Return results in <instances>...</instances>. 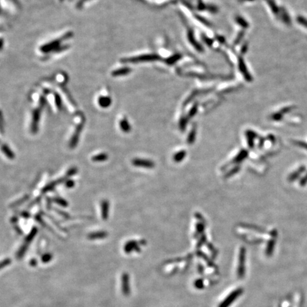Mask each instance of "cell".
Returning a JSON list of instances; mask_svg holds the SVG:
<instances>
[{
  "mask_svg": "<svg viewBox=\"0 0 307 307\" xmlns=\"http://www.w3.org/2000/svg\"><path fill=\"white\" fill-rule=\"evenodd\" d=\"M275 246V241L274 240H272L269 242L267 244V247L266 249V255H267L268 257H270L271 255H272L273 252H274V249Z\"/></svg>",
  "mask_w": 307,
  "mask_h": 307,
  "instance_id": "obj_8",
  "label": "cell"
},
{
  "mask_svg": "<svg viewBox=\"0 0 307 307\" xmlns=\"http://www.w3.org/2000/svg\"><path fill=\"white\" fill-rule=\"evenodd\" d=\"M134 166L137 167L146 168V169H152L154 167V163L151 160L144 159H134L132 161Z\"/></svg>",
  "mask_w": 307,
  "mask_h": 307,
  "instance_id": "obj_3",
  "label": "cell"
},
{
  "mask_svg": "<svg viewBox=\"0 0 307 307\" xmlns=\"http://www.w3.org/2000/svg\"><path fill=\"white\" fill-rule=\"evenodd\" d=\"M297 142V144L299 145V146L304 147V149H307V144H305V143H304V142Z\"/></svg>",
  "mask_w": 307,
  "mask_h": 307,
  "instance_id": "obj_19",
  "label": "cell"
},
{
  "mask_svg": "<svg viewBox=\"0 0 307 307\" xmlns=\"http://www.w3.org/2000/svg\"><path fill=\"white\" fill-rule=\"evenodd\" d=\"M10 263H11V261H10V259H4V260L1 262V263H0V270L3 268L4 267H5L6 265H8V264H10Z\"/></svg>",
  "mask_w": 307,
  "mask_h": 307,
  "instance_id": "obj_15",
  "label": "cell"
},
{
  "mask_svg": "<svg viewBox=\"0 0 307 307\" xmlns=\"http://www.w3.org/2000/svg\"><path fill=\"white\" fill-rule=\"evenodd\" d=\"M121 128H122L123 132H128L129 131V129H130V127H129V125L128 123H127V121L124 120L121 122Z\"/></svg>",
  "mask_w": 307,
  "mask_h": 307,
  "instance_id": "obj_12",
  "label": "cell"
},
{
  "mask_svg": "<svg viewBox=\"0 0 307 307\" xmlns=\"http://www.w3.org/2000/svg\"><path fill=\"white\" fill-rule=\"evenodd\" d=\"M243 292V290L242 288H237L236 290L232 292L223 300V302L220 304L218 307H229L231 305L232 303L236 300L240 296Z\"/></svg>",
  "mask_w": 307,
  "mask_h": 307,
  "instance_id": "obj_1",
  "label": "cell"
},
{
  "mask_svg": "<svg viewBox=\"0 0 307 307\" xmlns=\"http://www.w3.org/2000/svg\"><path fill=\"white\" fill-rule=\"evenodd\" d=\"M56 202L59 203L60 205H63V206H66V204H67L66 201H65L63 200V199H60V198H58V200H56Z\"/></svg>",
  "mask_w": 307,
  "mask_h": 307,
  "instance_id": "obj_18",
  "label": "cell"
},
{
  "mask_svg": "<svg viewBox=\"0 0 307 307\" xmlns=\"http://www.w3.org/2000/svg\"><path fill=\"white\" fill-rule=\"evenodd\" d=\"M122 292L125 295H128L129 293V275L127 273L123 274L122 277Z\"/></svg>",
  "mask_w": 307,
  "mask_h": 307,
  "instance_id": "obj_4",
  "label": "cell"
},
{
  "mask_svg": "<svg viewBox=\"0 0 307 307\" xmlns=\"http://www.w3.org/2000/svg\"><path fill=\"white\" fill-rule=\"evenodd\" d=\"M101 211H102V218L104 220H106L108 218L109 214V202L107 201H103L101 203Z\"/></svg>",
  "mask_w": 307,
  "mask_h": 307,
  "instance_id": "obj_6",
  "label": "cell"
},
{
  "mask_svg": "<svg viewBox=\"0 0 307 307\" xmlns=\"http://www.w3.org/2000/svg\"><path fill=\"white\" fill-rule=\"evenodd\" d=\"M245 248H241L239 255V264L237 267V277L243 278L245 274Z\"/></svg>",
  "mask_w": 307,
  "mask_h": 307,
  "instance_id": "obj_2",
  "label": "cell"
},
{
  "mask_svg": "<svg viewBox=\"0 0 307 307\" xmlns=\"http://www.w3.org/2000/svg\"><path fill=\"white\" fill-rule=\"evenodd\" d=\"M194 139H195V130H192L191 133H190L189 138H188L187 143H189V144H192L193 142L194 141Z\"/></svg>",
  "mask_w": 307,
  "mask_h": 307,
  "instance_id": "obj_14",
  "label": "cell"
},
{
  "mask_svg": "<svg viewBox=\"0 0 307 307\" xmlns=\"http://www.w3.org/2000/svg\"><path fill=\"white\" fill-rule=\"evenodd\" d=\"M74 185V183H73V181H68L67 182V186H68V187H71V186H73Z\"/></svg>",
  "mask_w": 307,
  "mask_h": 307,
  "instance_id": "obj_21",
  "label": "cell"
},
{
  "mask_svg": "<svg viewBox=\"0 0 307 307\" xmlns=\"http://www.w3.org/2000/svg\"><path fill=\"white\" fill-rule=\"evenodd\" d=\"M304 167H302V168H301V169H300L299 170H298V171L295 172L294 174H293L291 176V177H290V180H294V179H295L296 178H297L298 176H299V174H301V172L304 171Z\"/></svg>",
  "mask_w": 307,
  "mask_h": 307,
  "instance_id": "obj_13",
  "label": "cell"
},
{
  "mask_svg": "<svg viewBox=\"0 0 307 307\" xmlns=\"http://www.w3.org/2000/svg\"><path fill=\"white\" fill-rule=\"evenodd\" d=\"M107 235V232H94V233H92L89 235V238H90L92 240H95V239H98V238H104Z\"/></svg>",
  "mask_w": 307,
  "mask_h": 307,
  "instance_id": "obj_9",
  "label": "cell"
},
{
  "mask_svg": "<svg viewBox=\"0 0 307 307\" xmlns=\"http://www.w3.org/2000/svg\"><path fill=\"white\" fill-rule=\"evenodd\" d=\"M51 258H52V255H51L50 254H46L44 255L42 257V260L44 263H48L49 260H51Z\"/></svg>",
  "mask_w": 307,
  "mask_h": 307,
  "instance_id": "obj_16",
  "label": "cell"
},
{
  "mask_svg": "<svg viewBox=\"0 0 307 307\" xmlns=\"http://www.w3.org/2000/svg\"><path fill=\"white\" fill-rule=\"evenodd\" d=\"M203 284V282L202 280L198 279V280H197V281L196 282V283H195V286H196L197 288H202Z\"/></svg>",
  "mask_w": 307,
  "mask_h": 307,
  "instance_id": "obj_17",
  "label": "cell"
},
{
  "mask_svg": "<svg viewBox=\"0 0 307 307\" xmlns=\"http://www.w3.org/2000/svg\"><path fill=\"white\" fill-rule=\"evenodd\" d=\"M306 182H307V174H306V176L304 177L303 179H302V181L301 182V185H304Z\"/></svg>",
  "mask_w": 307,
  "mask_h": 307,
  "instance_id": "obj_20",
  "label": "cell"
},
{
  "mask_svg": "<svg viewBox=\"0 0 307 307\" xmlns=\"http://www.w3.org/2000/svg\"><path fill=\"white\" fill-rule=\"evenodd\" d=\"M125 252L127 253H129L132 252V251H139L140 250V248L139 247L138 244L136 243L135 241L131 240L127 242L126 243V245H125L124 248Z\"/></svg>",
  "mask_w": 307,
  "mask_h": 307,
  "instance_id": "obj_5",
  "label": "cell"
},
{
  "mask_svg": "<svg viewBox=\"0 0 307 307\" xmlns=\"http://www.w3.org/2000/svg\"><path fill=\"white\" fill-rule=\"evenodd\" d=\"M2 149L4 153L9 158H12V159L14 158V154H13V152L11 151L10 148L6 146V145H3L2 147Z\"/></svg>",
  "mask_w": 307,
  "mask_h": 307,
  "instance_id": "obj_10",
  "label": "cell"
},
{
  "mask_svg": "<svg viewBox=\"0 0 307 307\" xmlns=\"http://www.w3.org/2000/svg\"><path fill=\"white\" fill-rule=\"evenodd\" d=\"M107 159V155L105 154H100L98 155H95L93 157V161H103Z\"/></svg>",
  "mask_w": 307,
  "mask_h": 307,
  "instance_id": "obj_11",
  "label": "cell"
},
{
  "mask_svg": "<svg viewBox=\"0 0 307 307\" xmlns=\"http://www.w3.org/2000/svg\"><path fill=\"white\" fill-rule=\"evenodd\" d=\"M186 155V152L184 150H181V151H179L176 153L174 155V161L175 162H180V161H183V159Z\"/></svg>",
  "mask_w": 307,
  "mask_h": 307,
  "instance_id": "obj_7",
  "label": "cell"
}]
</instances>
